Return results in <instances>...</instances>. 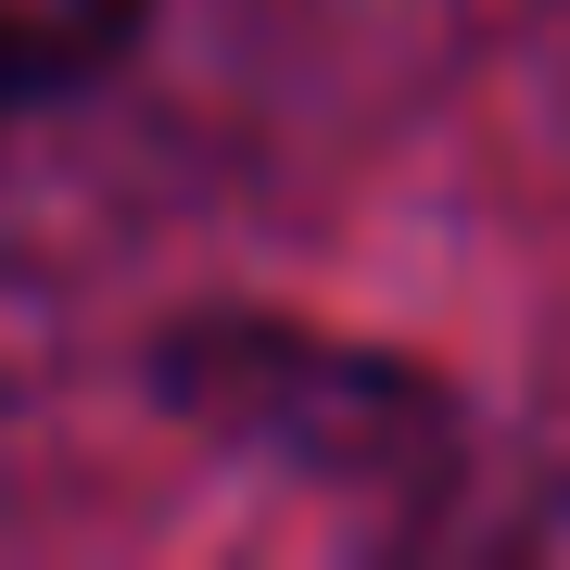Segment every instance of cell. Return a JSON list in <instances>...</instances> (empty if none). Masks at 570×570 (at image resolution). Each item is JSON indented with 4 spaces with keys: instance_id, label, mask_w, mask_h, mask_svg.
Returning <instances> with one entry per match:
<instances>
[{
    "instance_id": "obj_1",
    "label": "cell",
    "mask_w": 570,
    "mask_h": 570,
    "mask_svg": "<svg viewBox=\"0 0 570 570\" xmlns=\"http://www.w3.org/2000/svg\"><path fill=\"white\" fill-rule=\"evenodd\" d=\"M165 381H178V406H204L216 431H242V444H305L330 469H393V444L431 431L419 381H393V367H367V355H330V343H292V330H204V343L165 355Z\"/></svg>"
},
{
    "instance_id": "obj_2",
    "label": "cell",
    "mask_w": 570,
    "mask_h": 570,
    "mask_svg": "<svg viewBox=\"0 0 570 570\" xmlns=\"http://www.w3.org/2000/svg\"><path fill=\"white\" fill-rule=\"evenodd\" d=\"M140 0H0V102H51L115 63Z\"/></svg>"
}]
</instances>
